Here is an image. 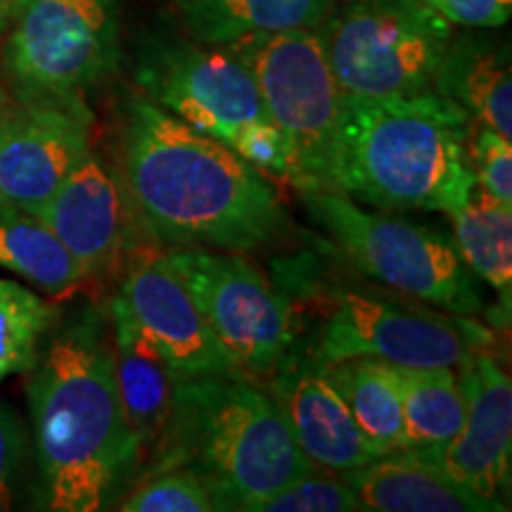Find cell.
<instances>
[{"instance_id": "6da1fadb", "label": "cell", "mask_w": 512, "mask_h": 512, "mask_svg": "<svg viewBox=\"0 0 512 512\" xmlns=\"http://www.w3.org/2000/svg\"><path fill=\"white\" fill-rule=\"evenodd\" d=\"M119 162L140 223L164 247L249 252L285 228L283 200L264 171L145 95L126 102Z\"/></svg>"}, {"instance_id": "7a4b0ae2", "label": "cell", "mask_w": 512, "mask_h": 512, "mask_svg": "<svg viewBox=\"0 0 512 512\" xmlns=\"http://www.w3.org/2000/svg\"><path fill=\"white\" fill-rule=\"evenodd\" d=\"M43 508L98 512L143 463L114 380L107 311L83 306L38 351L29 380Z\"/></svg>"}, {"instance_id": "3957f363", "label": "cell", "mask_w": 512, "mask_h": 512, "mask_svg": "<svg viewBox=\"0 0 512 512\" xmlns=\"http://www.w3.org/2000/svg\"><path fill=\"white\" fill-rule=\"evenodd\" d=\"M470 114L432 91L344 98L332 190L380 211L453 214L475 190L467 143Z\"/></svg>"}, {"instance_id": "277c9868", "label": "cell", "mask_w": 512, "mask_h": 512, "mask_svg": "<svg viewBox=\"0 0 512 512\" xmlns=\"http://www.w3.org/2000/svg\"><path fill=\"white\" fill-rule=\"evenodd\" d=\"M150 467H190L221 491L228 510L256 505L313 472L271 392L242 373L183 377Z\"/></svg>"}, {"instance_id": "5b68a950", "label": "cell", "mask_w": 512, "mask_h": 512, "mask_svg": "<svg viewBox=\"0 0 512 512\" xmlns=\"http://www.w3.org/2000/svg\"><path fill=\"white\" fill-rule=\"evenodd\" d=\"M311 219L375 283L444 313L472 318L486 309L479 280L439 228L380 211L335 190L302 192Z\"/></svg>"}, {"instance_id": "8992f818", "label": "cell", "mask_w": 512, "mask_h": 512, "mask_svg": "<svg viewBox=\"0 0 512 512\" xmlns=\"http://www.w3.org/2000/svg\"><path fill=\"white\" fill-rule=\"evenodd\" d=\"M247 64L268 119L287 147V181L302 192L332 190L342 88L320 31L290 29L226 46Z\"/></svg>"}, {"instance_id": "52a82bcc", "label": "cell", "mask_w": 512, "mask_h": 512, "mask_svg": "<svg viewBox=\"0 0 512 512\" xmlns=\"http://www.w3.org/2000/svg\"><path fill=\"white\" fill-rule=\"evenodd\" d=\"M451 24L425 0H351L320 31L344 98L432 91Z\"/></svg>"}, {"instance_id": "ba28073f", "label": "cell", "mask_w": 512, "mask_h": 512, "mask_svg": "<svg viewBox=\"0 0 512 512\" xmlns=\"http://www.w3.org/2000/svg\"><path fill=\"white\" fill-rule=\"evenodd\" d=\"M164 252L235 368L252 380H268L297 342L290 299L242 252L209 247H164Z\"/></svg>"}, {"instance_id": "9c48e42d", "label": "cell", "mask_w": 512, "mask_h": 512, "mask_svg": "<svg viewBox=\"0 0 512 512\" xmlns=\"http://www.w3.org/2000/svg\"><path fill=\"white\" fill-rule=\"evenodd\" d=\"M489 332L470 318L403 306L361 292H337L306 344L323 366L380 358L403 368H460L484 351Z\"/></svg>"}, {"instance_id": "30bf717a", "label": "cell", "mask_w": 512, "mask_h": 512, "mask_svg": "<svg viewBox=\"0 0 512 512\" xmlns=\"http://www.w3.org/2000/svg\"><path fill=\"white\" fill-rule=\"evenodd\" d=\"M119 0H29L5 64L24 100H81L117 62Z\"/></svg>"}, {"instance_id": "8fae6325", "label": "cell", "mask_w": 512, "mask_h": 512, "mask_svg": "<svg viewBox=\"0 0 512 512\" xmlns=\"http://www.w3.org/2000/svg\"><path fill=\"white\" fill-rule=\"evenodd\" d=\"M136 81L147 100L223 145L268 121L252 72L226 46L155 38L140 50Z\"/></svg>"}, {"instance_id": "7c38bea8", "label": "cell", "mask_w": 512, "mask_h": 512, "mask_svg": "<svg viewBox=\"0 0 512 512\" xmlns=\"http://www.w3.org/2000/svg\"><path fill=\"white\" fill-rule=\"evenodd\" d=\"M114 297L181 380L207 373H240L209 330L183 278L166 259L162 242L155 238L138 242L128 254Z\"/></svg>"}, {"instance_id": "4fadbf2b", "label": "cell", "mask_w": 512, "mask_h": 512, "mask_svg": "<svg viewBox=\"0 0 512 512\" xmlns=\"http://www.w3.org/2000/svg\"><path fill=\"white\" fill-rule=\"evenodd\" d=\"M91 152L81 100H24L0 117V200L38 214Z\"/></svg>"}, {"instance_id": "5bb4252c", "label": "cell", "mask_w": 512, "mask_h": 512, "mask_svg": "<svg viewBox=\"0 0 512 512\" xmlns=\"http://www.w3.org/2000/svg\"><path fill=\"white\" fill-rule=\"evenodd\" d=\"M36 216L69 249L86 280L124 271L138 242L152 238L128 200L119 169L93 150Z\"/></svg>"}, {"instance_id": "9a60e30c", "label": "cell", "mask_w": 512, "mask_h": 512, "mask_svg": "<svg viewBox=\"0 0 512 512\" xmlns=\"http://www.w3.org/2000/svg\"><path fill=\"white\" fill-rule=\"evenodd\" d=\"M458 377L465 392L463 427L446 446L420 458L437 465L470 494L508 510L501 491L510 484L512 460L510 375L484 349L467 358Z\"/></svg>"}, {"instance_id": "2e32d148", "label": "cell", "mask_w": 512, "mask_h": 512, "mask_svg": "<svg viewBox=\"0 0 512 512\" xmlns=\"http://www.w3.org/2000/svg\"><path fill=\"white\" fill-rule=\"evenodd\" d=\"M268 387L313 467L342 475L380 458L330 382L325 366L306 347L292 344L283 363L268 377Z\"/></svg>"}, {"instance_id": "e0dca14e", "label": "cell", "mask_w": 512, "mask_h": 512, "mask_svg": "<svg viewBox=\"0 0 512 512\" xmlns=\"http://www.w3.org/2000/svg\"><path fill=\"white\" fill-rule=\"evenodd\" d=\"M107 313H110L114 380H117L121 408L145 458V453H150L162 437L181 377L169 366L162 351L143 335L117 297L110 302Z\"/></svg>"}, {"instance_id": "ac0fdd59", "label": "cell", "mask_w": 512, "mask_h": 512, "mask_svg": "<svg viewBox=\"0 0 512 512\" xmlns=\"http://www.w3.org/2000/svg\"><path fill=\"white\" fill-rule=\"evenodd\" d=\"M375 512H491L505 510L484 501L446 477L430 460L415 453H389L373 463L339 475Z\"/></svg>"}, {"instance_id": "d6986e66", "label": "cell", "mask_w": 512, "mask_h": 512, "mask_svg": "<svg viewBox=\"0 0 512 512\" xmlns=\"http://www.w3.org/2000/svg\"><path fill=\"white\" fill-rule=\"evenodd\" d=\"M432 88L463 107L475 124L512 140L508 46L482 36H451Z\"/></svg>"}, {"instance_id": "ffe728a7", "label": "cell", "mask_w": 512, "mask_h": 512, "mask_svg": "<svg viewBox=\"0 0 512 512\" xmlns=\"http://www.w3.org/2000/svg\"><path fill=\"white\" fill-rule=\"evenodd\" d=\"M174 5L195 41L230 46L259 34L316 29L335 0H174Z\"/></svg>"}, {"instance_id": "44dd1931", "label": "cell", "mask_w": 512, "mask_h": 512, "mask_svg": "<svg viewBox=\"0 0 512 512\" xmlns=\"http://www.w3.org/2000/svg\"><path fill=\"white\" fill-rule=\"evenodd\" d=\"M0 266L55 299L86 283L81 266L53 230L36 214L5 200H0Z\"/></svg>"}, {"instance_id": "7402d4cb", "label": "cell", "mask_w": 512, "mask_h": 512, "mask_svg": "<svg viewBox=\"0 0 512 512\" xmlns=\"http://www.w3.org/2000/svg\"><path fill=\"white\" fill-rule=\"evenodd\" d=\"M460 259L479 283L498 294L501 311L510 320L512 302V211L475 185L470 200L448 214Z\"/></svg>"}, {"instance_id": "603a6c76", "label": "cell", "mask_w": 512, "mask_h": 512, "mask_svg": "<svg viewBox=\"0 0 512 512\" xmlns=\"http://www.w3.org/2000/svg\"><path fill=\"white\" fill-rule=\"evenodd\" d=\"M401 394L406 451L427 456L439 451L465 422V392L453 368L394 366Z\"/></svg>"}, {"instance_id": "cb8c5ba5", "label": "cell", "mask_w": 512, "mask_h": 512, "mask_svg": "<svg viewBox=\"0 0 512 512\" xmlns=\"http://www.w3.org/2000/svg\"><path fill=\"white\" fill-rule=\"evenodd\" d=\"M325 373L380 456L406 451L399 380L392 363L347 358L325 366Z\"/></svg>"}, {"instance_id": "d4e9b609", "label": "cell", "mask_w": 512, "mask_h": 512, "mask_svg": "<svg viewBox=\"0 0 512 512\" xmlns=\"http://www.w3.org/2000/svg\"><path fill=\"white\" fill-rule=\"evenodd\" d=\"M57 309L15 280L0 278V380L34 368Z\"/></svg>"}, {"instance_id": "484cf974", "label": "cell", "mask_w": 512, "mask_h": 512, "mask_svg": "<svg viewBox=\"0 0 512 512\" xmlns=\"http://www.w3.org/2000/svg\"><path fill=\"white\" fill-rule=\"evenodd\" d=\"M124 512H216L228 510L221 491L190 467H164L140 475L119 501Z\"/></svg>"}, {"instance_id": "4316f807", "label": "cell", "mask_w": 512, "mask_h": 512, "mask_svg": "<svg viewBox=\"0 0 512 512\" xmlns=\"http://www.w3.org/2000/svg\"><path fill=\"white\" fill-rule=\"evenodd\" d=\"M363 510L354 489L342 477H299L278 494L256 505L254 512H356Z\"/></svg>"}, {"instance_id": "83f0119b", "label": "cell", "mask_w": 512, "mask_h": 512, "mask_svg": "<svg viewBox=\"0 0 512 512\" xmlns=\"http://www.w3.org/2000/svg\"><path fill=\"white\" fill-rule=\"evenodd\" d=\"M475 185L494 200L512 207V145L501 133L475 124L467 143Z\"/></svg>"}, {"instance_id": "f1b7e54d", "label": "cell", "mask_w": 512, "mask_h": 512, "mask_svg": "<svg viewBox=\"0 0 512 512\" xmlns=\"http://www.w3.org/2000/svg\"><path fill=\"white\" fill-rule=\"evenodd\" d=\"M228 147L245 162L264 171L266 176H278L287 181V147L271 119L245 126Z\"/></svg>"}, {"instance_id": "f546056e", "label": "cell", "mask_w": 512, "mask_h": 512, "mask_svg": "<svg viewBox=\"0 0 512 512\" xmlns=\"http://www.w3.org/2000/svg\"><path fill=\"white\" fill-rule=\"evenodd\" d=\"M24 456V427L10 406L0 403V512L15 501V482Z\"/></svg>"}, {"instance_id": "4dcf8cb0", "label": "cell", "mask_w": 512, "mask_h": 512, "mask_svg": "<svg viewBox=\"0 0 512 512\" xmlns=\"http://www.w3.org/2000/svg\"><path fill=\"white\" fill-rule=\"evenodd\" d=\"M448 24L470 29L503 27L512 15V0H425Z\"/></svg>"}, {"instance_id": "1f68e13d", "label": "cell", "mask_w": 512, "mask_h": 512, "mask_svg": "<svg viewBox=\"0 0 512 512\" xmlns=\"http://www.w3.org/2000/svg\"><path fill=\"white\" fill-rule=\"evenodd\" d=\"M27 3L29 0H0V27L15 22L17 15L24 10Z\"/></svg>"}, {"instance_id": "d6a6232c", "label": "cell", "mask_w": 512, "mask_h": 512, "mask_svg": "<svg viewBox=\"0 0 512 512\" xmlns=\"http://www.w3.org/2000/svg\"><path fill=\"white\" fill-rule=\"evenodd\" d=\"M12 107V100H10V95L3 91V88H0V117H3L5 112H8Z\"/></svg>"}]
</instances>
